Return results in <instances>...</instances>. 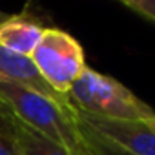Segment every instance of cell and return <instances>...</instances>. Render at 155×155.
I'll return each mask as SVG.
<instances>
[{
    "label": "cell",
    "mask_w": 155,
    "mask_h": 155,
    "mask_svg": "<svg viewBox=\"0 0 155 155\" xmlns=\"http://www.w3.org/2000/svg\"><path fill=\"white\" fill-rule=\"evenodd\" d=\"M0 102L24 126L64 146L73 155L84 153V142L75 124L73 106H64L29 88L0 81Z\"/></svg>",
    "instance_id": "cell-1"
},
{
    "label": "cell",
    "mask_w": 155,
    "mask_h": 155,
    "mask_svg": "<svg viewBox=\"0 0 155 155\" xmlns=\"http://www.w3.org/2000/svg\"><path fill=\"white\" fill-rule=\"evenodd\" d=\"M73 110L110 120H155V110L119 81L84 68L68 91Z\"/></svg>",
    "instance_id": "cell-2"
},
{
    "label": "cell",
    "mask_w": 155,
    "mask_h": 155,
    "mask_svg": "<svg viewBox=\"0 0 155 155\" xmlns=\"http://www.w3.org/2000/svg\"><path fill=\"white\" fill-rule=\"evenodd\" d=\"M42 79L60 95H68L73 82L86 68L84 51L69 33L46 28L44 37L29 57Z\"/></svg>",
    "instance_id": "cell-3"
},
{
    "label": "cell",
    "mask_w": 155,
    "mask_h": 155,
    "mask_svg": "<svg viewBox=\"0 0 155 155\" xmlns=\"http://www.w3.org/2000/svg\"><path fill=\"white\" fill-rule=\"evenodd\" d=\"M75 111V117L91 130L119 144L131 155H155V120H110Z\"/></svg>",
    "instance_id": "cell-4"
},
{
    "label": "cell",
    "mask_w": 155,
    "mask_h": 155,
    "mask_svg": "<svg viewBox=\"0 0 155 155\" xmlns=\"http://www.w3.org/2000/svg\"><path fill=\"white\" fill-rule=\"evenodd\" d=\"M0 81H8V82L18 84V86H24V88H29V90L44 95V97L53 99L58 104L71 106L66 95L57 93L42 79V75L38 73V69L35 68V64L29 57L13 53V51L6 49L2 46H0Z\"/></svg>",
    "instance_id": "cell-5"
},
{
    "label": "cell",
    "mask_w": 155,
    "mask_h": 155,
    "mask_svg": "<svg viewBox=\"0 0 155 155\" xmlns=\"http://www.w3.org/2000/svg\"><path fill=\"white\" fill-rule=\"evenodd\" d=\"M44 31L46 28L38 22L24 18L20 15H11L0 26V46L13 53L31 57L40 44Z\"/></svg>",
    "instance_id": "cell-6"
},
{
    "label": "cell",
    "mask_w": 155,
    "mask_h": 155,
    "mask_svg": "<svg viewBox=\"0 0 155 155\" xmlns=\"http://www.w3.org/2000/svg\"><path fill=\"white\" fill-rule=\"evenodd\" d=\"M15 142H17L20 155H73L64 146L53 142L51 139H48L42 133L24 126L18 120H17Z\"/></svg>",
    "instance_id": "cell-7"
},
{
    "label": "cell",
    "mask_w": 155,
    "mask_h": 155,
    "mask_svg": "<svg viewBox=\"0 0 155 155\" xmlns=\"http://www.w3.org/2000/svg\"><path fill=\"white\" fill-rule=\"evenodd\" d=\"M73 117H75V111H73ZM75 124H77V128H79V133L82 137L84 148H86V151L90 155H131L126 150H122L119 144L111 142L110 139H106L101 133H97L95 130H91L88 124H84L77 117H75Z\"/></svg>",
    "instance_id": "cell-8"
},
{
    "label": "cell",
    "mask_w": 155,
    "mask_h": 155,
    "mask_svg": "<svg viewBox=\"0 0 155 155\" xmlns=\"http://www.w3.org/2000/svg\"><path fill=\"white\" fill-rule=\"evenodd\" d=\"M122 6L155 22V0H122Z\"/></svg>",
    "instance_id": "cell-9"
},
{
    "label": "cell",
    "mask_w": 155,
    "mask_h": 155,
    "mask_svg": "<svg viewBox=\"0 0 155 155\" xmlns=\"http://www.w3.org/2000/svg\"><path fill=\"white\" fill-rule=\"evenodd\" d=\"M15 131H17V119L13 117V113L2 102H0V137L15 139Z\"/></svg>",
    "instance_id": "cell-10"
},
{
    "label": "cell",
    "mask_w": 155,
    "mask_h": 155,
    "mask_svg": "<svg viewBox=\"0 0 155 155\" xmlns=\"http://www.w3.org/2000/svg\"><path fill=\"white\" fill-rule=\"evenodd\" d=\"M0 155H20L15 139L0 137Z\"/></svg>",
    "instance_id": "cell-11"
},
{
    "label": "cell",
    "mask_w": 155,
    "mask_h": 155,
    "mask_svg": "<svg viewBox=\"0 0 155 155\" xmlns=\"http://www.w3.org/2000/svg\"><path fill=\"white\" fill-rule=\"evenodd\" d=\"M9 17H11L9 13H4V11H0V26H2V24H4V22L9 18Z\"/></svg>",
    "instance_id": "cell-12"
},
{
    "label": "cell",
    "mask_w": 155,
    "mask_h": 155,
    "mask_svg": "<svg viewBox=\"0 0 155 155\" xmlns=\"http://www.w3.org/2000/svg\"><path fill=\"white\" fill-rule=\"evenodd\" d=\"M82 155H90V153H88V151H86V148H84V153H82Z\"/></svg>",
    "instance_id": "cell-13"
}]
</instances>
